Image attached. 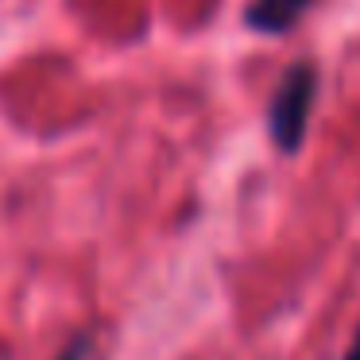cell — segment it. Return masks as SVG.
Segmentation results:
<instances>
[{
    "label": "cell",
    "mask_w": 360,
    "mask_h": 360,
    "mask_svg": "<svg viewBox=\"0 0 360 360\" xmlns=\"http://www.w3.org/2000/svg\"><path fill=\"white\" fill-rule=\"evenodd\" d=\"M314 101H318V70L310 63H295L283 74V82L275 86L271 105H267V132H271L275 148L283 155L302 151Z\"/></svg>",
    "instance_id": "obj_1"
},
{
    "label": "cell",
    "mask_w": 360,
    "mask_h": 360,
    "mask_svg": "<svg viewBox=\"0 0 360 360\" xmlns=\"http://www.w3.org/2000/svg\"><path fill=\"white\" fill-rule=\"evenodd\" d=\"M310 8L314 0H252L244 12V24L259 35H287Z\"/></svg>",
    "instance_id": "obj_2"
},
{
    "label": "cell",
    "mask_w": 360,
    "mask_h": 360,
    "mask_svg": "<svg viewBox=\"0 0 360 360\" xmlns=\"http://www.w3.org/2000/svg\"><path fill=\"white\" fill-rule=\"evenodd\" d=\"M86 356H89V337H74L70 349H66L58 360H86Z\"/></svg>",
    "instance_id": "obj_3"
},
{
    "label": "cell",
    "mask_w": 360,
    "mask_h": 360,
    "mask_svg": "<svg viewBox=\"0 0 360 360\" xmlns=\"http://www.w3.org/2000/svg\"><path fill=\"white\" fill-rule=\"evenodd\" d=\"M345 360H360V326H356V333H352L349 349H345Z\"/></svg>",
    "instance_id": "obj_4"
}]
</instances>
